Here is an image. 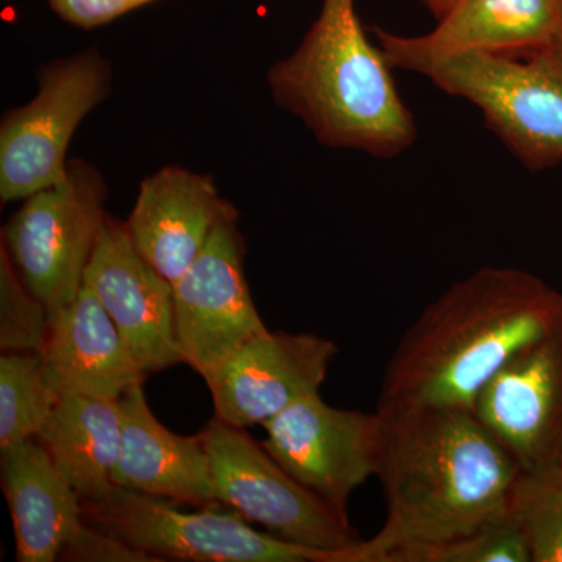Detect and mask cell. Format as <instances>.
<instances>
[{"label": "cell", "instance_id": "obj_1", "mask_svg": "<svg viewBox=\"0 0 562 562\" xmlns=\"http://www.w3.org/2000/svg\"><path fill=\"white\" fill-rule=\"evenodd\" d=\"M375 476L386 522L325 562H398L422 547L505 519L520 475L512 453L472 409L379 406Z\"/></svg>", "mask_w": 562, "mask_h": 562}, {"label": "cell", "instance_id": "obj_2", "mask_svg": "<svg viewBox=\"0 0 562 562\" xmlns=\"http://www.w3.org/2000/svg\"><path fill=\"white\" fill-rule=\"evenodd\" d=\"M562 316V292L516 268H482L452 284L402 336L379 406L475 408L517 351Z\"/></svg>", "mask_w": 562, "mask_h": 562}, {"label": "cell", "instance_id": "obj_3", "mask_svg": "<svg viewBox=\"0 0 562 562\" xmlns=\"http://www.w3.org/2000/svg\"><path fill=\"white\" fill-rule=\"evenodd\" d=\"M391 69L357 0H322L301 46L269 69L268 85L277 105L325 146L392 158L413 146L417 127Z\"/></svg>", "mask_w": 562, "mask_h": 562}, {"label": "cell", "instance_id": "obj_4", "mask_svg": "<svg viewBox=\"0 0 562 562\" xmlns=\"http://www.w3.org/2000/svg\"><path fill=\"white\" fill-rule=\"evenodd\" d=\"M422 76L482 111L525 168L543 171L562 161V55L554 47L453 55Z\"/></svg>", "mask_w": 562, "mask_h": 562}, {"label": "cell", "instance_id": "obj_5", "mask_svg": "<svg viewBox=\"0 0 562 562\" xmlns=\"http://www.w3.org/2000/svg\"><path fill=\"white\" fill-rule=\"evenodd\" d=\"M109 187L95 166L69 160L66 177L25 199L3 227V246L25 286L49 312L74 301L98 244Z\"/></svg>", "mask_w": 562, "mask_h": 562}, {"label": "cell", "instance_id": "obj_6", "mask_svg": "<svg viewBox=\"0 0 562 562\" xmlns=\"http://www.w3.org/2000/svg\"><path fill=\"white\" fill-rule=\"evenodd\" d=\"M83 520L160 561L324 562L325 553L251 528L225 506L187 513L173 502L124 487L83 501Z\"/></svg>", "mask_w": 562, "mask_h": 562}, {"label": "cell", "instance_id": "obj_7", "mask_svg": "<svg viewBox=\"0 0 562 562\" xmlns=\"http://www.w3.org/2000/svg\"><path fill=\"white\" fill-rule=\"evenodd\" d=\"M32 102L10 110L0 124V199H27L68 171L70 139L111 91V66L90 49L43 66Z\"/></svg>", "mask_w": 562, "mask_h": 562}, {"label": "cell", "instance_id": "obj_8", "mask_svg": "<svg viewBox=\"0 0 562 562\" xmlns=\"http://www.w3.org/2000/svg\"><path fill=\"white\" fill-rule=\"evenodd\" d=\"M217 501L284 541L325 558L358 541L357 531L281 468L262 443L214 416L202 431Z\"/></svg>", "mask_w": 562, "mask_h": 562}, {"label": "cell", "instance_id": "obj_9", "mask_svg": "<svg viewBox=\"0 0 562 562\" xmlns=\"http://www.w3.org/2000/svg\"><path fill=\"white\" fill-rule=\"evenodd\" d=\"M246 243L238 213L225 217L199 257L173 283V317L181 362L205 382L235 351L268 331L244 271Z\"/></svg>", "mask_w": 562, "mask_h": 562}, {"label": "cell", "instance_id": "obj_10", "mask_svg": "<svg viewBox=\"0 0 562 562\" xmlns=\"http://www.w3.org/2000/svg\"><path fill=\"white\" fill-rule=\"evenodd\" d=\"M262 427L261 443L281 468L349 520L351 494L375 476L379 413L335 408L314 394L292 403Z\"/></svg>", "mask_w": 562, "mask_h": 562}, {"label": "cell", "instance_id": "obj_11", "mask_svg": "<svg viewBox=\"0 0 562 562\" xmlns=\"http://www.w3.org/2000/svg\"><path fill=\"white\" fill-rule=\"evenodd\" d=\"M473 412L520 473H562V316L503 366Z\"/></svg>", "mask_w": 562, "mask_h": 562}, {"label": "cell", "instance_id": "obj_12", "mask_svg": "<svg viewBox=\"0 0 562 562\" xmlns=\"http://www.w3.org/2000/svg\"><path fill=\"white\" fill-rule=\"evenodd\" d=\"M83 284L109 313L140 372L181 362L173 284L139 254L125 222L106 216Z\"/></svg>", "mask_w": 562, "mask_h": 562}, {"label": "cell", "instance_id": "obj_13", "mask_svg": "<svg viewBox=\"0 0 562 562\" xmlns=\"http://www.w3.org/2000/svg\"><path fill=\"white\" fill-rule=\"evenodd\" d=\"M336 353L335 342L312 333L255 336L206 382L216 417L239 428L266 424L292 403L321 394Z\"/></svg>", "mask_w": 562, "mask_h": 562}, {"label": "cell", "instance_id": "obj_14", "mask_svg": "<svg viewBox=\"0 0 562 562\" xmlns=\"http://www.w3.org/2000/svg\"><path fill=\"white\" fill-rule=\"evenodd\" d=\"M432 31L402 36L373 27L392 68L422 74L428 66L469 52L554 47L561 0H443Z\"/></svg>", "mask_w": 562, "mask_h": 562}, {"label": "cell", "instance_id": "obj_15", "mask_svg": "<svg viewBox=\"0 0 562 562\" xmlns=\"http://www.w3.org/2000/svg\"><path fill=\"white\" fill-rule=\"evenodd\" d=\"M238 213L213 177L165 166L140 181L127 228L139 254L176 283L225 217Z\"/></svg>", "mask_w": 562, "mask_h": 562}, {"label": "cell", "instance_id": "obj_16", "mask_svg": "<svg viewBox=\"0 0 562 562\" xmlns=\"http://www.w3.org/2000/svg\"><path fill=\"white\" fill-rule=\"evenodd\" d=\"M44 376L58 397H122L144 383L121 333L90 288L50 313L49 333L40 351Z\"/></svg>", "mask_w": 562, "mask_h": 562}, {"label": "cell", "instance_id": "obj_17", "mask_svg": "<svg viewBox=\"0 0 562 562\" xmlns=\"http://www.w3.org/2000/svg\"><path fill=\"white\" fill-rule=\"evenodd\" d=\"M122 446L114 484L154 497L206 508L222 506L202 432L180 436L151 413L143 383L120 398Z\"/></svg>", "mask_w": 562, "mask_h": 562}, {"label": "cell", "instance_id": "obj_18", "mask_svg": "<svg viewBox=\"0 0 562 562\" xmlns=\"http://www.w3.org/2000/svg\"><path fill=\"white\" fill-rule=\"evenodd\" d=\"M2 487L20 562H54L85 528L83 501L33 438L2 450Z\"/></svg>", "mask_w": 562, "mask_h": 562}, {"label": "cell", "instance_id": "obj_19", "mask_svg": "<svg viewBox=\"0 0 562 562\" xmlns=\"http://www.w3.org/2000/svg\"><path fill=\"white\" fill-rule=\"evenodd\" d=\"M81 501H98L116 487L122 446L120 398L63 395L36 436Z\"/></svg>", "mask_w": 562, "mask_h": 562}, {"label": "cell", "instance_id": "obj_20", "mask_svg": "<svg viewBox=\"0 0 562 562\" xmlns=\"http://www.w3.org/2000/svg\"><path fill=\"white\" fill-rule=\"evenodd\" d=\"M58 398L44 376L38 353H3L0 358V452L36 438Z\"/></svg>", "mask_w": 562, "mask_h": 562}, {"label": "cell", "instance_id": "obj_21", "mask_svg": "<svg viewBox=\"0 0 562 562\" xmlns=\"http://www.w3.org/2000/svg\"><path fill=\"white\" fill-rule=\"evenodd\" d=\"M509 516L527 536L531 562H562V486L553 475L520 473Z\"/></svg>", "mask_w": 562, "mask_h": 562}, {"label": "cell", "instance_id": "obj_22", "mask_svg": "<svg viewBox=\"0 0 562 562\" xmlns=\"http://www.w3.org/2000/svg\"><path fill=\"white\" fill-rule=\"evenodd\" d=\"M50 312L22 281L5 246L0 247V349L40 353Z\"/></svg>", "mask_w": 562, "mask_h": 562}, {"label": "cell", "instance_id": "obj_23", "mask_svg": "<svg viewBox=\"0 0 562 562\" xmlns=\"http://www.w3.org/2000/svg\"><path fill=\"white\" fill-rule=\"evenodd\" d=\"M398 562H531V553L522 527L508 514L460 538L412 550Z\"/></svg>", "mask_w": 562, "mask_h": 562}, {"label": "cell", "instance_id": "obj_24", "mask_svg": "<svg viewBox=\"0 0 562 562\" xmlns=\"http://www.w3.org/2000/svg\"><path fill=\"white\" fill-rule=\"evenodd\" d=\"M61 561L77 562H155L158 558L133 549L114 536L85 525L76 539L61 553Z\"/></svg>", "mask_w": 562, "mask_h": 562}, {"label": "cell", "instance_id": "obj_25", "mask_svg": "<svg viewBox=\"0 0 562 562\" xmlns=\"http://www.w3.org/2000/svg\"><path fill=\"white\" fill-rule=\"evenodd\" d=\"M52 10L76 27H101L151 0H49Z\"/></svg>", "mask_w": 562, "mask_h": 562}, {"label": "cell", "instance_id": "obj_26", "mask_svg": "<svg viewBox=\"0 0 562 562\" xmlns=\"http://www.w3.org/2000/svg\"><path fill=\"white\" fill-rule=\"evenodd\" d=\"M416 2L427 7V9L431 11L432 16H436L438 11L441 10L443 0H416Z\"/></svg>", "mask_w": 562, "mask_h": 562}, {"label": "cell", "instance_id": "obj_27", "mask_svg": "<svg viewBox=\"0 0 562 562\" xmlns=\"http://www.w3.org/2000/svg\"><path fill=\"white\" fill-rule=\"evenodd\" d=\"M554 49L560 52L562 55V0H561V25H560V33H558V40L557 44H554Z\"/></svg>", "mask_w": 562, "mask_h": 562}, {"label": "cell", "instance_id": "obj_28", "mask_svg": "<svg viewBox=\"0 0 562 562\" xmlns=\"http://www.w3.org/2000/svg\"><path fill=\"white\" fill-rule=\"evenodd\" d=\"M546 475H553L554 480L562 486V473H546Z\"/></svg>", "mask_w": 562, "mask_h": 562}, {"label": "cell", "instance_id": "obj_29", "mask_svg": "<svg viewBox=\"0 0 562 562\" xmlns=\"http://www.w3.org/2000/svg\"><path fill=\"white\" fill-rule=\"evenodd\" d=\"M151 2H157V0H151Z\"/></svg>", "mask_w": 562, "mask_h": 562}]
</instances>
